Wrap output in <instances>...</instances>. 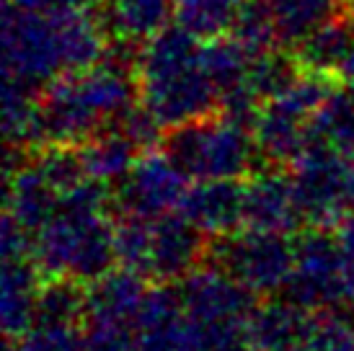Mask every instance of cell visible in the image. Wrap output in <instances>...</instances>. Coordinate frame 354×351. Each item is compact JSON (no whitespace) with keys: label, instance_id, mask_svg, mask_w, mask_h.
I'll return each instance as SVG.
<instances>
[{"label":"cell","instance_id":"obj_37","mask_svg":"<svg viewBox=\"0 0 354 351\" xmlns=\"http://www.w3.org/2000/svg\"><path fill=\"white\" fill-rule=\"evenodd\" d=\"M339 3H354V0H339Z\"/></svg>","mask_w":354,"mask_h":351},{"label":"cell","instance_id":"obj_12","mask_svg":"<svg viewBox=\"0 0 354 351\" xmlns=\"http://www.w3.org/2000/svg\"><path fill=\"white\" fill-rule=\"evenodd\" d=\"M202 233L220 238L243 227L246 209V184L238 178H199L187 186L176 207Z\"/></svg>","mask_w":354,"mask_h":351},{"label":"cell","instance_id":"obj_22","mask_svg":"<svg viewBox=\"0 0 354 351\" xmlns=\"http://www.w3.org/2000/svg\"><path fill=\"white\" fill-rule=\"evenodd\" d=\"M106 26L124 39H145L166 26L171 13L168 0H104Z\"/></svg>","mask_w":354,"mask_h":351},{"label":"cell","instance_id":"obj_16","mask_svg":"<svg viewBox=\"0 0 354 351\" xmlns=\"http://www.w3.org/2000/svg\"><path fill=\"white\" fill-rule=\"evenodd\" d=\"M145 294H148L145 276L127 266H117L93 284H88L86 323H117V325L135 328Z\"/></svg>","mask_w":354,"mask_h":351},{"label":"cell","instance_id":"obj_9","mask_svg":"<svg viewBox=\"0 0 354 351\" xmlns=\"http://www.w3.org/2000/svg\"><path fill=\"white\" fill-rule=\"evenodd\" d=\"M140 93H142V104L156 114L166 129L209 117L220 101L215 83L207 78L199 62L176 75L140 83Z\"/></svg>","mask_w":354,"mask_h":351},{"label":"cell","instance_id":"obj_26","mask_svg":"<svg viewBox=\"0 0 354 351\" xmlns=\"http://www.w3.org/2000/svg\"><path fill=\"white\" fill-rule=\"evenodd\" d=\"M150 240L153 220L132 215H114V251L117 263L150 279Z\"/></svg>","mask_w":354,"mask_h":351},{"label":"cell","instance_id":"obj_6","mask_svg":"<svg viewBox=\"0 0 354 351\" xmlns=\"http://www.w3.org/2000/svg\"><path fill=\"white\" fill-rule=\"evenodd\" d=\"M308 312L346 305V251L336 230L308 227L295 238V266L282 290Z\"/></svg>","mask_w":354,"mask_h":351},{"label":"cell","instance_id":"obj_27","mask_svg":"<svg viewBox=\"0 0 354 351\" xmlns=\"http://www.w3.org/2000/svg\"><path fill=\"white\" fill-rule=\"evenodd\" d=\"M243 0H178V23L197 37L212 39L233 26L236 13Z\"/></svg>","mask_w":354,"mask_h":351},{"label":"cell","instance_id":"obj_1","mask_svg":"<svg viewBox=\"0 0 354 351\" xmlns=\"http://www.w3.org/2000/svg\"><path fill=\"white\" fill-rule=\"evenodd\" d=\"M187 310L184 351H251L248 323L256 294L217 263H202L178 282Z\"/></svg>","mask_w":354,"mask_h":351},{"label":"cell","instance_id":"obj_31","mask_svg":"<svg viewBox=\"0 0 354 351\" xmlns=\"http://www.w3.org/2000/svg\"><path fill=\"white\" fill-rule=\"evenodd\" d=\"M86 351H138L135 349V328L117 323H86Z\"/></svg>","mask_w":354,"mask_h":351},{"label":"cell","instance_id":"obj_4","mask_svg":"<svg viewBox=\"0 0 354 351\" xmlns=\"http://www.w3.org/2000/svg\"><path fill=\"white\" fill-rule=\"evenodd\" d=\"M68 10H26L8 3L3 21L6 75L41 91L59 73H70Z\"/></svg>","mask_w":354,"mask_h":351},{"label":"cell","instance_id":"obj_30","mask_svg":"<svg viewBox=\"0 0 354 351\" xmlns=\"http://www.w3.org/2000/svg\"><path fill=\"white\" fill-rule=\"evenodd\" d=\"M21 351H86L83 325L34 323L19 339Z\"/></svg>","mask_w":354,"mask_h":351},{"label":"cell","instance_id":"obj_23","mask_svg":"<svg viewBox=\"0 0 354 351\" xmlns=\"http://www.w3.org/2000/svg\"><path fill=\"white\" fill-rule=\"evenodd\" d=\"M279 44L297 47L315 29L336 19L339 0H269Z\"/></svg>","mask_w":354,"mask_h":351},{"label":"cell","instance_id":"obj_25","mask_svg":"<svg viewBox=\"0 0 354 351\" xmlns=\"http://www.w3.org/2000/svg\"><path fill=\"white\" fill-rule=\"evenodd\" d=\"M305 73V68L300 65V59L287 57L285 52H261V55H254L251 57V65H248L246 73V83L256 91V96L261 101H269V98L282 96L285 91L295 86V80Z\"/></svg>","mask_w":354,"mask_h":351},{"label":"cell","instance_id":"obj_7","mask_svg":"<svg viewBox=\"0 0 354 351\" xmlns=\"http://www.w3.org/2000/svg\"><path fill=\"white\" fill-rule=\"evenodd\" d=\"M297 207L313 227L336 230L346 220V158L318 142H308L290 166Z\"/></svg>","mask_w":354,"mask_h":351},{"label":"cell","instance_id":"obj_38","mask_svg":"<svg viewBox=\"0 0 354 351\" xmlns=\"http://www.w3.org/2000/svg\"><path fill=\"white\" fill-rule=\"evenodd\" d=\"M352 21H354V13H352Z\"/></svg>","mask_w":354,"mask_h":351},{"label":"cell","instance_id":"obj_8","mask_svg":"<svg viewBox=\"0 0 354 351\" xmlns=\"http://www.w3.org/2000/svg\"><path fill=\"white\" fill-rule=\"evenodd\" d=\"M187 191V176L166 153H142L122 181L114 184V215L156 220L178 207Z\"/></svg>","mask_w":354,"mask_h":351},{"label":"cell","instance_id":"obj_33","mask_svg":"<svg viewBox=\"0 0 354 351\" xmlns=\"http://www.w3.org/2000/svg\"><path fill=\"white\" fill-rule=\"evenodd\" d=\"M336 233L342 238V243H344V251L349 256H354V215L346 217L344 222L336 227Z\"/></svg>","mask_w":354,"mask_h":351},{"label":"cell","instance_id":"obj_17","mask_svg":"<svg viewBox=\"0 0 354 351\" xmlns=\"http://www.w3.org/2000/svg\"><path fill=\"white\" fill-rule=\"evenodd\" d=\"M310 312L290 300H266L256 305L248 323L251 351H300Z\"/></svg>","mask_w":354,"mask_h":351},{"label":"cell","instance_id":"obj_20","mask_svg":"<svg viewBox=\"0 0 354 351\" xmlns=\"http://www.w3.org/2000/svg\"><path fill=\"white\" fill-rule=\"evenodd\" d=\"M308 142H318L336 150L339 155H354V91H331L313 111Z\"/></svg>","mask_w":354,"mask_h":351},{"label":"cell","instance_id":"obj_21","mask_svg":"<svg viewBox=\"0 0 354 351\" xmlns=\"http://www.w3.org/2000/svg\"><path fill=\"white\" fill-rule=\"evenodd\" d=\"M88 284L73 276H44L37 297V321L55 325H86Z\"/></svg>","mask_w":354,"mask_h":351},{"label":"cell","instance_id":"obj_3","mask_svg":"<svg viewBox=\"0 0 354 351\" xmlns=\"http://www.w3.org/2000/svg\"><path fill=\"white\" fill-rule=\"evenodd\" d=\"M166 153L187 178H243L259 155L254 132L227 117H202L168 127Z\"/></svg>","mask_w":354,"mask_h":351},{"label":"cell","instance_id":"obj_11","mask_svg":"<svg viewBox=\"0 0 354 351\" xmlns=\"http://www.w3.org/2000/svg\"><path fill=\"white\" fill-rule=\"evenodd\" d=\"M303 212L297 207L292 173L287 166H269L256 171L246 181L243 225L274 233H300Z\"/></svg>","mask_w":354,"mask_h":351},{"label":"cell","instance_id":"obj_15","mask_svg":"<svg viewBox=\"0 0 354 351\" xmlns=\"http://www.w3.org/2000/svg\"><path fill=\"white\" fill-rule=\"evenodd\" d=\"M41 274L34 256L26 258H3V284H0V315L3 331L10 339H21L37 321V297H39Z\"/></svg>","mask_w":354,"mask_h":351},{"label":"cell","instance_id":"obj_18","mask_svg":"<svg viewBox=\"0 0 354 351\" xmlns=\"http://www.w3.org/2000/svg\"><path fill=\"white\" fill-rule=\"evenodd\" d=\"M80 155L91 178H99L104 184H117L132 171L142 150L129 140V135L111 124L86 140L80 145Z\"/></svg>","mask_w":354,"mask_h":351},{"label":"cell","instance_id":"obj_36","mask_svg":"<svg viewBox=\"0 0 354 351\" xmlns=\"http://www.w3.org/2000/svg\"><path fill=\"white\" fill-rule=\"evenodd\" d=\"M3 351H21L19 339H10V336H6V349H3Z\"/></svg>","mask_w":354,"mask_h":351},{"label":"cell","instance_id":"obj_24","mask_svg":"<svg viewBox=\"0 0 354 351\" xmlns=\"http://www.w3.org/2000/svg\"><path fill=\"white\" fill-rule=\"evenodd\" d=\"M248 65H251V55L236 37L230 39L212 37L199 47V68L215 83L220 96L246 80Z\"/></svg>","mask_w":354,"mask_h":351},{"label":"cell","instance_id":"obj_32","mask_svg":"<svg viewBox=\"0 0 354 351\" xmlns=\"http://www.w3.org/2000/svg\"><path fill=\"white\" fill-rule=\"evenodd\" d=\"M13 6L26 10H41V13H52V10L65 8H80V0H10Z\"/></svg>","mask_w":354,"mask_h":351},{"label":"cell","instance_id":"obj_34","mask_svg":"<svg viewBox=\"0 0 354 351\" xmlns=\"http://www.w3.org/2000/svg\"><path fill=\"white\" fill-rule=\"evenodd\" d=\"M346 202L354 209V155L346 158Z\"/></svg>","mask_w":354,"mask_h":351},{"label":"cell","instance_id":"obj_29","mask_svg":"<svg viewBox=\"0 0 354 351\" xmlns=\"http://www.w3.org/2000/svg\"><path fill=\"white\" fill-rule=\"evenodd\" d=\"M230 31H233V37L248 49L251 57H254V55H261V52H269L272 44L279 41V37H277L274 13H272L269 0H243Z\"/></svg>","mask_w":354,"mask_h":351},{"label":"cell","instance_id":"obj_28","mask_svg":"<svg viewBox=\"0 0 354 351\" xmlns=\"http://www.w3.org/2000/svg\"><path fill=\"white\" fill-rule=\"evenodd\" d=\"M300 351H354V312L339 307L310 312Z\"/></svg>","mask_w":354,"mask_h":351},{"label":"cell","instance_id":"obj_5","mask_svg":"<svg viewBox=\"0 0 354 351\" xmlns=\"http://www.w3.org/2000/svg\"><path fill=\"white\" fill-rule=\"evenodd\" d=\"M207 258L248 287L256 297H269L285 290L295 266V240L287 233L238 227L209 240Z\"/></svg>","mask_w":354,"mask_h":351},{"label":"cell","instance_id":"obj_10","mask_svg":"<svg viewBox=\"0 0 354 351\" xmlns=\"http://www.w3.org/2000/svg\"><path fill=\"white\" fill-rule=\"evenodd\" d=\"M209 240L197 225L181 212H168L153 220L150 240V279L181 282L187 274L207 261Z\"/></svg>","mask_w":354,"mask_h":351},{"label":"cell","instance_id":"obj_19","mask_svg":"<svg viewBox=\"0 0 354 351\" xmlns=\"http://www.w3.org/2000/svg\"><path fill=\"white\" fill-rule=\"evenodd\" d=\"M354 49V21L352 19H331L310 37L297 44V59L305 70L339 75L342 65Z\"/></svg>","mask_w":354,"mask_h":351},{"label":"cell","instance_id":"obj_2","mask_svg":"<svg viewBox=\"0 0 354 351\" xmlns=\"http://www.w3.org/2000/svg\"><path fill=\"white\" fill-rule=\"evenodd\" d=\"M34 261L44 276H73L93 284L117 263L114 212L59 199L57 215L34 233Z\"/></svg>","mask_w":354,"mask_h":351},{"label":"cell","instance_id":"obj_13","mask_svg":"<svg viewBox=\"0 0 354 351\" xmlns=\"http://www.w3.org/2000/svg\"><path fill=\"white\" fill-rule=\"evenodd\" d=\"M187 343V310L178 284L158 282L150 287L135 321L138 351H184Z\"/></svg>","mask_w":354,"mask_h":351},{"label":"cell","instance_id":"obj_35","mask_svg":"<svg viewBox=\"0 0 354 351\" xmlns=\"http://www.w3.org/2000/svg\"><path fill=\"white\" fill-rule=\"evenodd\" d=\"M339 78L344 80L346 88H352L354 91V49H352V55L346 57L344 65H342V70H339Z\"/></svg>","mask_w":354,"mask_h":351},{"label":"cell","instance_id":"obj_14","mask_svg":"<svg viewBox=\"0 0 354 351\" xmlns=\"http://www.w3.org/2000/svg\"><path fill=\"white\" fill-rule=\"evenodd\" d=\"M59 199L62 194L29 160V150L21 155L19 166L8 163L6 168V215L13 217L24 230H29L31 235L41 230L57 215Z\"/></svg>","mask_w":354,"mask_h":351}]
</instances>
